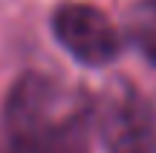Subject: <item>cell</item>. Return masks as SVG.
<instances>
[{
  "instance_id": "obj_3",
  "label": "cell",
  "mask_w": 156,
  "mask_h": 153,
  "mask_svg": "<svg viewBox=\"0 0 156 153\" xmlns=\"http://www.w3.org/2000/svg\"><path fill=\"white\" fill-rule=\"evenodd\" d=\"M52 35L64 52L84 67H107L122 52L116 26L90 3H61L52 12Z\"/></svg>"
},
{
  "instance_id": "obj_1",
  "label": "cell",
  "mask_w": 156,
  "mask_h": 153,
  "mask_svg": "<svg viewBox=\"0 0 156 153\" xmlns=\"http://www.w3.org/2000/svg\"><path fill=\"white\" fill-rule=\"evenodd\" d=\"M87 110L44 72L15 81L3 104L0 153H87Z\"/></svg>"
},
{
  "instance_id": "obj_4",
  "label": "cell",
  "mask_w": 156,
  "mask_h": 153,
  "mask_svg": "<svg viewBox=\"0 0 156 153\" xmlns=\"http://www.w3.org/2000/svg\"><path fill=\"white\" fill-rule=\"evenodd\" d=\"M139 49H142V55L147 58V61L156 67V35H145V38H139Z\"/></svg>"
},
{
  "instance_id": "obj_2",
  "label": "cell",
  "mask_w": 156,
  "mask_h": 153,
  "mask_svg": "<svg viewBox=\"0 0 156 153\" xmlns=\"http://www.w3.org/2000/svg\"><path fill=\"white\" fill-rule=\"evenodd\" d=\"M95 127L107 153H156L153 116L127 81H116L101 96Z\"/></svg>"
}]
</instances>
